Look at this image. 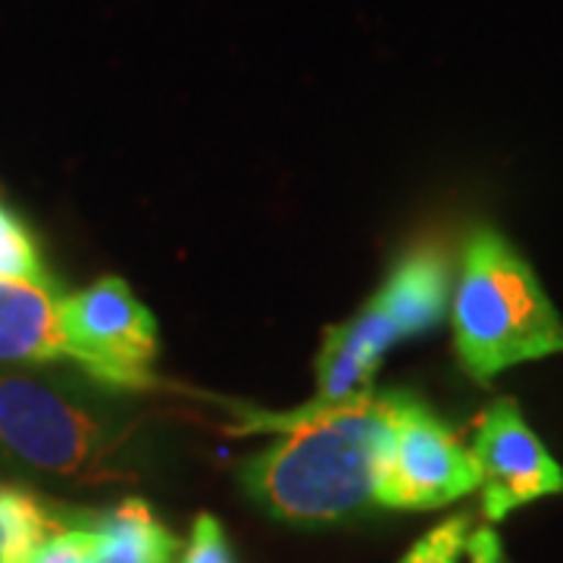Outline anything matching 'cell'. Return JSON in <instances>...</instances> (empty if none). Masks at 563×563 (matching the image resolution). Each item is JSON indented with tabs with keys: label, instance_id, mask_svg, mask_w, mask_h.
<instances>
[{
	"label": "cell",
	"instance_id": "12",
	"mask_svg": "<svg viewBox=\"0 0 563 563\" xmlns=\"http://www.w3.org/2000/svg\"><path fill=\"white\" fill-rule=\"evenodd\" d=\"M466 539H470V514L451 517L435 529H429L420 542L407 551L401 563H461Z\"/></svg>",
	"mask_w": 563,
	"mask_h": 563
},
{
	"label": "cell",
	"instance_id": "1",
	"mask_svg": "<svg viewBox=\"0 0 563 563\" xmlns=\"http://www.w3.org/2000/svg\"><path fill=\"white\" fill-rule=\"evenodd\" d=\"M401 388H363L291 413H254L232 432H279V442L244 457L239 479L251 501L291 526H339L376 504L385 444Z\"/></svg>",
	"mask_w": 563,
	"mask_h": 563
},
{
	"label": "cell",
	"instance_id": "4",
	"mask_svg": "<svg viewBox=\"0 0 563 563\" xmlns=\"http://www.w3.org/2000/svg\"><path fill=\"white\" fill-rule=\"evenodd\" d=\"M451 298V263L439 247L410 251L351 320L325 329L317 357V398L339 401L369 388L383 357L432 329Z\"/></svg>",
	"mask_w": 563,
	"mask_h": 563
},
{
	"label": "cell",
	"instance_id": "15",
	"mask_svg": "<svg viewBox=\"0 0 563 563\" xmlns=\"http://www.w3.org/2000/svg\"><path fill=\"white\" fill-rule=\"evenodd\" d=\"M466 551H470V563H507L501 539H498V532L492 526H483V529L470 532Z\"/></svg>",
	"mask_w": 563,
	"mask_h": 563
},
{
	"label": "cell",
	"instance_id": "3",
	"mask_svg": "<svg viewBox=\"0 0 563 563\" xmlns=\"http://www.w3.org/2000/svg\"><path fill=\"white\" fill-rule=\"evenodd\" d=\"M451 325L463 373L483 385L507 366L563 354L561 313L520 251L492 225L473 229L463 244Z\"/></svg>",
	"mask_w": 563,
	"mask_h": 563
},
{
	"label": "cell",
	"instance_id": "6",
	"mask_svg": "<svg viewBox=\"0 0 563 563\" xmlns=\"http://www.w3.org/2000/svg\"><path fill=\"white\" fill-rule=\"evenodd\" d=\"M479 488V466L461 435L404 391L391 435L385 444L376 504L391 510H435Z\"/></svg>",
	"mask_w": 563,
	"mask_h": 563
},
{
	"label": "cell",
	"instance_id": "8",
	"mask_svg": "<svg viewBox=\"0 0 563 563\" xmlns=\"http://www.w3.org/2000/svg\"><path fill=\"white\" fill-rule=\"evenodd\" d=\"M60 285L0 279V363H69L60 332Z\"/></svg>",
	"mask_w": 563,
	"mask_h": 563
},
{
	"label": "cell",
	"instance_id": "11",
	"mask_svg": "<svg viewBox=\"0 0 563 563\" xmlns=\"http://www.w3.org/2000/svg\"><path fill=\"white\" fill-rule=\"evenodd\" d=\"M0 279L29 282V285H57L41 261L38 242L29 232V225L0 207Z\"/></svg>",
	"mask_w": 563,
	"mask_h": 563
},
{
	"label": "cell",
	"instance_id": "10",
	"mask_svg": "<svg viewBox=\"0 0 563 563\" xmlns=\"http://www.w3.org/2000/svg\"><path fill=\"white\" fill-rule=\"evenodd\" d=\"M63 520L16 485H0V563H22L35 544L60 529Z\"/></svg>",
	"mask_w": 563,
	"mask_h": 563
},
{
	"label": "cell",
	"instance_id": "14",
	"mask_svg": "<svg viewBox=\"0 0 563 563\" xmlns=\"http://www.w3.org/2000/svg\"><path fill=\"white\" fill-rule=\"evenodd\" d=\"M179 563H235L232 544L225 539V529L217 517L201 514L195 520L191 539L181 548Z\"/></svg>",
	"mask_w": 563,
	"mask_h": 563
},
{
	"label": "cell",
	"instance_id": "13",
	"mask_svg": "<svg viewBox=\"0 0 563 563\" xmlns=\"http://www.w3.org/2000/svg\"><path fill=\"white\" fill-rule=\"evenodd\" d=\"M95 532L81 520L79 526H60L44 536L22 563H91Z\"/></svg>",
	"mask_w": 563,
	"mask_h": 563
},
{
	"label": "cell",
	"instance_id": "2",
	"mask_svg": "<svg viewBox=\"0 0 563 563\" xmlns=\"http://www.w3.org/2000/svg\"><path fill=\"white\" fill-rule=\"evenodd\" d=\"M88 383L95 379L0 363V454L29 473L73 483L132 476L135 422Z\"/></svg>",
	"mask_w": 563,
	"mask_h": 563
},
{
	"label": "cell",
	"instance_id": "5",
	"mask_svg": "<svg viewBox=\"0 0 563 563\" xmlns=\"http://www.w3.org/2000/svg\"><path fill=\"white\" fill-rule=\"evenodd\" d=\"M60 332L69 363L81 376L117 391H163L154 376L157 320L120 276H103L76 295H63Z\"/></svg>",
	"mask_w": 563,
	"mask_h": 563
},
{
	"label": "cell",
	"instance_id": "9",
	"mask_svg": "<svg viewBox=\"0 0 563 563\" xmlns=\"http://www.w3.org/2000/svg\"><path fill=\"white\" fill-rule=\"evenodd\" d=\"M81 520L95 532L91 563H176L179 542L139 498Z\"/></svg>",
	"mask_w": 563,
	"mask_h": 563
},
{
	"label": "cell",
	"instance_id": "7",
	"mask_svg": "<svg viewBox=\"0 0 563 563\" xmlns=\"http://www.w3.org/2000/svg\"><path fill=\"white\" fill-rule=\"evenodd\" d=\"M470 454L479 466L483 514L488 523H501L507 514L526 504L563 492L561 463L548 454L542 439L529 429L520 407L510 398L495 401L479 417Z\"/></svg>",
	"mask_w": 563,
	"mask_h": 563
}]
</instances>
